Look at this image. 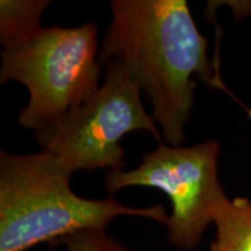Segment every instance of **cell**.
<instances>
[{
  "mask_svg": "<svg viewBox=\"0 0 251 251\" xmlns=\"http://www.w3.org/2000/svg\"><path fill=\"white\" fill-rule=\"evenodd\" d=\"M100 63L117 59L151 106L163 137L180 147L194 102L197 79L221 86L213 76L207 40L185 0H113Z\"/></svg>",
  "mask_w": 251,
  "mask_h": 251,
  "instance_id": "obj_1",
  "label": "cell"
},
{
  "mask_svg": "<svg viewBox=\"0 0 251 251\" xmlns=\"http://www.w3.org/2000/svg\"><path fill=\"white\" fill-rule=\"evenodd\" d=\"M75 172L54 153H0V251H27L89 229H105L118 216L136 215L168 225L162 206H125L112 198L77 196Z\"/></svg>",
  "mask_w": 251,
  "mask_h": 251,
  "instance_id": "obj_2",
  "label": "cell"
},
{
  "mask_svg": "<svg viewBox=\"0 0 251 251\" xmlns=\"http://www.w3.org/2000/svg\"><path fill=\"white\" fill-rule=\"evenodd\" d=\"M98 28H43L29 42L2 50L0 81L27 87L29 102L19 125L42 131L98 92L100 61Z\"/></svg>",
  "mask_w": 251,
  "mask_h": 251,
  "instance_id": "obj_3",
  "label": "cell"
},
{
  "mask_svg": "<svg viewBox=\"0 0 251 251\" xmlns=\"http://www.w3.org/2000/svg\"><path fill=\"white\" fill-rule=\"evenodd\" d=\"M142 89L125 65L107 62L98 92L71 109L54 126L36 133L42 150L57 156L70 170H122L121 140L134 130H148L158 144L161 134L142 103Z\"/></svg>",
  "mask_w": 251,
  "mask_h": 251,
  "instance_id": "obj_4",
  "label": "cell"
},
{
  "mask_svg": "<svg viewBox=\"0 0 251 251\" xmlns=\"http://www.w3.org/2000/svg\"><path fill=\"white\" fill-rule=\"evenodd\" d=\"M220 149L218 141L192 147L161 143L143 155L142 163L134 170L109 171L105 178L106 190L111 196L130 186L161 190L172 207L166 225L169 241L179 249L193 250L228 198L219 179Z\"/></svg>",
  "mask_w": 251,
  "mask_h": 251,
  "instance_id": "obj_5",
  "label": "cell"
},
{
  "mask_svg": "<svg viewBox=\"0 0 251 251\" xmlns=\"http://www.w3.org/2000/svg\"><path fill=\"white\" fill-rule=\"evenodd\" d=\"M50 4L49 0H1L0 43L4 50L14 49L34 39L43 29L41 18Z\"/></svg>",
  "mask_w": 251,
  "mask_h": 251,
  "instance_id": "obj_6",
  "label": "cell"
},
{
  "mask_svg": "<svg viewBox=\"0 0 251 251\" xmlns=\"http://www.w3.org/2000/svg\"><path fill=\"white\" fill-rule=\"evenodd\" d=\"M216 233L211 251H251V200L227 199L214 215Z\"/></svg>",
  "mask_w": 251,
  "mask_h": 251,
  "instance_id": "obj_7",
  "label": "cell"
},
{
  "mask_svg": "<svg viewBox=\"0 0 251 251\" xmlns=\"http://www.w3.org/2000/svg\"><path fill=\"white\" fill-rule=\"evenodd\" d=\"M56 244H63L67 251H129L117 240L108 236L105 229H89L63 237Z\"/></svg>",
  "mask_w": 251,
  "mask_h": 251,
  "instance_id": "obj_8",
  "label": "cell"
}]
</instances>
